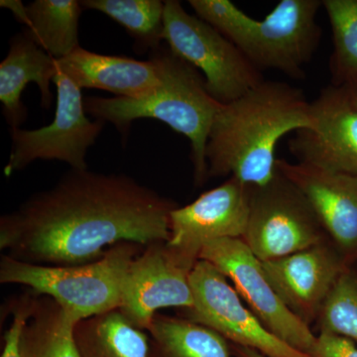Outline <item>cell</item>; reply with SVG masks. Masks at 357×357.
Masks as SVG:
<instances>
[{
  "mask_svg": "<svg viewBox=\"0 0 357 357\" xmlns=\"http://www.w3.org/2000/svg\"><path fill=\"white\" fill-rule=\"evenodd\" d=\"M190 6L202 20L213 26L229 41L236 38L250 16L229 0H190Z\"/></svg>",
  "mask_w": 357,
  "mask_h": 357,
  "instance_id": "25",
  "label": "cell"
},
{
  "mask_svg": "<svg viewBox=\"0 0 357 357\" xmlns=\"http://www.w3.org/2000/svg\"><path fill=\"white\" fill-rule=\"evenodd\" d=\"M58 73L56 59L35 43L27 34L16 35L10 48L0 64V102L3 114L11 128H20L27 110L21 102L25 86L36 84L41 93V105L51 107V82Z\"/></svg>",
  "mask_w": 357,
  "mask_h": 357,
  "instance_id": "17",
  "label": "cell"
},
{
  "mask_svg": "<svg viewBox=\"0 0 357 357\" xmlns=\"http://www.w3.org/2000/svg\"><path fill=\"white\" fill-rule=\"evenodd\" d=\"M311 126V102L302 89L263 81L215 115L206 148L208 178L229 175L251 187L269 184L279 141Z\"/></svg>",
  "mask_w": 357,
  "mask_h": 357,
  "instance_id": "2",
  "label": "cell"
},
{
  "mask_svg": "<svg viewBox=\"0 0 357 357\" xmlns=\"http://www.w3.org/2000/svg\"><path fill=\"white\" fill-rule=\"evenodd\" d=\"M177 208L123 174L70 169L50 189L2 215L0 249L32 264H89L102 258L107 246L167 243Z\"/></svg>",
  "mask_w": 357,
  "mask_h": 357,
  "instance_id": "1",
  "label": "cell"
},
{
  "mask_svg": "<svg viewBox=\"0 0 357 357\" xmlns=\"http://www.w3.org/2000/svg\"><path fill=\"white\" fill-rule=\"evenodd\" d=\"M251 188L230 177L171 213L166 245L178 261L192 270L206 244L218 239H243L250 213Z\"/></svg>",
  "mask_w": 357,
  "mask_h": 357,
  "instance_id": "11",
  "label": "cell"
},
{
  "mask_svg": "<svg viewBox=\"0 0 357 357\" xmlns=\"http://www.w3.org/2000/svg\"><path fill=\"white\" fill-rule=\"evenodd\" d=\"M311 119L288 143L298 163L357 175V109L344 86L324 89L311 102Z\"/></svg>",
  "mask_w": 357,
  "mask_h": 357,
  "instance_id": "12",
  "label": "cell"
},
{
  "mask_svg": "<svg viewBox=\"0 0 357 357\" xmlns=\"http://www.w3.org/2000/svg\"><path fill=\"white\" fill-rule=\"evenodd\" d=\"M76 325L55 301L34 294L31 314L21 333V356L82 357L75 340Z\"/></svg>",
  "mask_w": 357,
  "mask_h": 357,
  "instance_id": "19",
  "label": "cell"
},
{
  "mask_svg": "<svg viewBox=\"0 0 357 357\" xmlns=\"http://www.w3.org/2000/svg\"><path fill=\"white\" fill-rule=\"evenodd\" d=\"M59 72L79 88L98 89L119 98H141L153 93L161 82L157 58L149 61L105 56L81 46L66 57L56 60Z\"/></svg>",
  "mask_w": 357,
  "mask_h": 357,
  "instance_id": "16",
  "label": "cell"
},
{
  "mask_svg": "<svg viewBox=\"0 0 357 357\" xmlns=\"http://www.w3.org/2000/svg\"><path fill=\"white\" fill-rule=\"evenodd\" d=\"M54 84L57 88L54 121L34 130L11 128L13 144L4 168L7 177L39 159L65 162L70 169H88L86 152L95 144L105 122L86 116L82 89L69 77L58 70Z\"/></svg>",
  "mask_w": 357,
  "mask_h": 357,
  "instance_id": "8",
  "label": "cell"
},
{
  "mask_svg": "<svg viewBox=\"0 0 357 357\" xmlns=\"http://www.w3.org/2000/svg\"><path fill=\"white\" fill-rule=\"evenodd\" d=\"M75 340L82 357H153L149 333L119 309L79 321Z\"/></svg>",
  "mask_w": 357,
  "mask_h": 357,
  "instance_id": "18",
  "label": "cell"
},
{
  "mask_svg": "<svg viewBox=\"0 0 357 357\" xmlns=\"http://www.w3.org/2000/svg\"><path fill=\"white\" fill-rule=\"evenodd\" d=\"M321 3L333 31L332 84L344 86L357 79V0H323Z\"/></svg>",
  "mask_w": 357,
  "mask_h": 357,
  "instance_id": "23",
  "label": "cell"
},
{
  "mask_svg": "<svg viewBox=\"0 0 357 357\" xmlns=\"http://www.w3.org/2000/svg\"><path fill=\"white\" fill-rule=\"evenodd\" d=\"M0 6L9 9L18 22L22 23V24L26 26L29 25L27 6H24L20 0H1L0 1Z\"/></svg>",
  "mask_w": 357,
  "mask_h": 357,
  "instance_id": "28",
  "label": "cell"
},
{
  "mask_svg": "<svg viewBox=\"0 0 357 357\" xmlns=\"http://www.w3.org/2000/svg\"><path fill=\"white\" fill-rule=\"evenodd\" d=\"M319 0H281L264 20L251 17L232 40L258 70H275L305 79L321 38L317 21Z\"/></svg>",
  "mask_w": 357,
  "mask_h": 357,
  "instance_id": "7",
  "label": "cell"
},
{
  "mask_svg": "<svg viewBox=\"0 0 357 357\" xmlns=\"http://www.w3.org/2000/svg\"><path fill=\"white\" fill-rule=\"evenodd\" d=\"M83 6L77 0H35L27 6L26 34L56 60L79 44V21Z\"/></svg>",
  "mask_w": 357,
  "mask_h": 357,
  "instance_id": "21",
  "label": "cell"
},
{
  "mask_svg": "<svg viewBox=\"0 0 357 357\" xmlns=\"http://www.w3.org/2000/svg\"><path fill=\"white\" fill-rule=\"evenodd\" d=\"M347 264L332 241L262 262L275 292L294 314L310 326L319 319L326 299Z\"/></svg>",
  "mask_w": 357,
  "mask_h": 357,
  "instance_id": "14",
  "label": "cell"
},
{
  "mask_svg": "<svg viewBox=\"0 0 357 357\" xmlns=\"http://www.w3.org/2000/svg\"><path fill=\"white\" fill-rule=\"evenodd\" d=\"M33 300L34 294L28 293L14 304L13 321L4 333L3 349L0 357H22L20 347L21 333L31 314Z\"/></svg>",
  "mask_w": 357,
  "mask_h": 357,
  "instance_id": "26",
  "label": "cell"
},
{
  "mask_svg": "<svg viewBox=\"0 0 357 357\" xmlns=\"http://www.w3.org/2000/svg\"><path fill=\"white\" fill-rule=\"evenodd\" d=\"M199 259L210 262L234 283L239 297L270 332L297 351L312 356L316 335L277 295L268 281L262 262L243 239L211 241L204 245Z\"/></svg>",
  "mask_w": 357,
  "mask_h": 357,
  "instance_id": "10",
  "label": "cell"
},
{
  "mask_svg": "<svg viewBox=\"0 0 357 357\" xmlns=\"http://www.w3.org/2000/svg\"><path fill=\"white\" fill-rule=\"evenodd\" d=\"M342 86H344V89H347L352 103L357 109V79L356 81L349 82V83L345 84Z\"/></svg>",
  "mask_w": 357,
  "mask_h": 357,
  "instance_id": "30",
  "label": "cell"
},
{
  "mask_svg": "<svg viewBox=\"0 0 357 357\" xmlns=\"http://www.w3.org/2000/svg\"><path fill=\"white\" fill-rule=\"evenodd\" d=\"M312 356L357 357L356 342L335 333L321 332Z\"/></svg>",
  "mask_w": 357,
  "mask_h": 357,
  "instance_id": "27",
  "label": "cell"
},
{
  "mask_svg": "<svg viewBox=\"0 0 357 357\" xmlns=\"http://www.w3.org/2000/svg\"><path fill=\"white\" fill-rule=\"evenodd\" d=\"M145 246L115 244L98 261L76 266H45L0 258V283L18 284L40 297H48L63 307L76 323L117 310L130 263Z\"/></svg>",
  "mask_w": 357,
  "mask_h": 357,
  "instance_id": "4",
  "label": "cell"
},
{
  "mask_svg": "<svg viewBox=\"0 0 357 357\" xmlns=\"http://www.w3.org/2000/svg\"><path fill=\"white\" fill-rule=\"evenodd\" d=\"M93 9L123 26L140 49L158 51L163 41L165 1L161 0H84Z\"/></svg>",
  "mask_w": 357,
  "mask_h": 357,
  "instance_id": "22",
  "label": "cell"
},
{
  "mask_svg": "<svg viewBox=\"0 0 357 357\" xmlns=\"http://www.w3.org/2000/svg\"><path fill=\"white\" fill-rule=\"evenodd\" d=\"M163 41L178 58L204 76L208 93L229 105L265 81L236 44L198 16L188 13L177 0H167Z\"/></svg>",
  "mask_w": 357,
  "mask_h": 357,
  "instance_id": "5",
  "label": "cell"
},
{
  "mask_svg": "<svg viewBox=\"0 0 357 357\" xmlns=\"http://www.w3.org/2000/svg\"><path fill=\"white\" fill-rule=\"evenodd\" d=\"M276 169L306 197L326 236L349 265L357 262V175L333 173L287 160Z\"/></svg>",
  "mask_w": 357,
  "mask_h": 357,
  "instance_id": "15",
  "label": "cell"
},
{
  "mask_svg": "<svg viewBox=\"0 0 357 357\" xmlns=\"http://www.w3.org/2000/svg\"><path fill=\"white\" fill-rule=\"evenodd\" d=\"M318 321L321 332L342 335L357 344V270L352 265L338 279Z\"/></svg>",
  "mask_w": 357,
  "mask_h": 357,
  "instance_id": "24",
  "label": "cell"
},
{
  "mask_svg": "<svg viewBox=\"0 0 357 357\" xmlns=\"http://www.w3.org/2000/svg\"><path fill=\"white\" fill-rule=\"evenodd\" d=\"M166 243L145 246L129 265L119 310L140 330H149L160 310L194 306L190 273Z\"/></svg>",
  "mask_w": 357,
  "mask_h": 357,
  "instance_id": "13",
  "label": "cell"
},
{
  "mask_svg": "<svg viewBox=\"0 0 357 357\" xmlns=\"http://www.w3.org/2000/svg\"><path fill=\"white\" fill-rule=\"evenodd\" d=\"M232 354L236 357H266L255 349H248V347H239V345L230 344Z\"/></svg>",
  "mask_w": 357,
  "mask_h": 357,
  "instance_id": "29",
  "label": "cell"
},
{
  "mask_svg": "<svg viewBox=\"0 0 357 357\" xmlns=\"http://www.w3.org/2000/svg\"><path fill=\"white\" fill-rule=\"evenodd\" d=\"M153 357H232L220 333L187 318L157 314L148 330Z\"/></svg>",
  "mask_w": 357,
  "mask_h": 357,
  "instance_id": "20",
  "label": "cell"
},
{
  "mask_svg": "<svg viewBox=\"0 0 357 357\" xmlns=\"http://www.w3.org/2000/svg\"><path fill=\"white\" fill-rule=\"evenodd\" d=\"M328 239L306 197L277 169L269 184L251 188L243 241L260 261L285 257Z\"/></svg>",
  "mask_w": 357,
  "mask_h": 357,
  "instance_id": "6",
  "label": "cell"
},
{
  "mask_svg": "<svg viewBox=\"0 0 357 357\" xmlns=\"http://www.w3.org/2000/svg\"><path fill=\"white\" fill-rule=\"evenodd\" d=\"M161 68V82L153 93L141 98H105L89 96L84 100L86 114L110 122L122 134L136 119H157L183 134L191 142L194 180L197 185L208 178L206 148L213 119L222 105L213 100L206 82L196 68L172 52H153Z\"/></svg>",
  "mask_w": 357,
  "mask_h": 357,
  "instance_id": "3",
  "label": "cell"
},
{
  "mask_svg": "<svg viewBox=\"0 0 357 357\" xmlns=\"http://www.w3.org/2000/svg\"><path fill=\"white\" fill-rule=\"evenodd\" d=\"M194 306L185 318L220 333L229 344L255 349L266 357H312L277 337L245 307L229 279L199 259L190 273Z\"/></svg>",
  "mask_w": 357,
  "mask_h": 357,
  "instance_id": "9",
  "label": "cell"
}]
</instances>
